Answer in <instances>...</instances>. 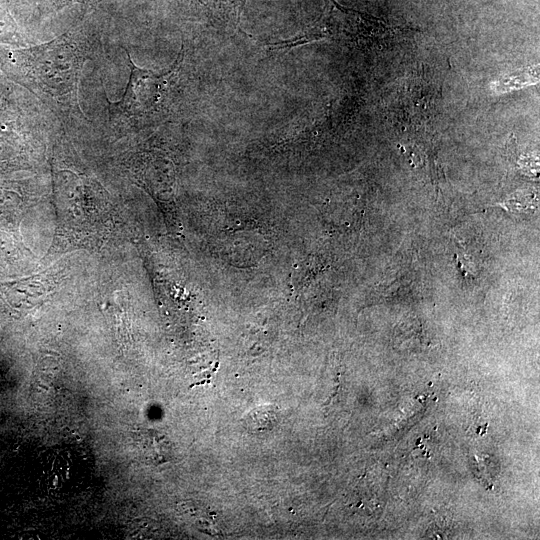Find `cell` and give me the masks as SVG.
I'll return each instance as SVG.
<instances>
[{
  "label": "cell",
  "instance_id": "cell-1",
  "mask_svg": "<svg viewBox=\"0 0 540 540\" xmlns=\"http://www.w3.org/2000/svg\"><path fill=\"white\" fill-rule=\"evenodd\" d=\"M329 12L302 34L284 41L269 44L270 49H289L321 39H333L368 47L390 35L391 27L384 22L339 6L334 0Z\"/></svg>",
  "mask_w": 540,
  "mask_h": 540
},
{
  "label": "cell",
  "instance_id": "cell-2",
  "mask_svg": "<svg viewBox=\"0 0 540 540\" xmlns=\"http://www.w3.org/2000/svg\"><path fill=\"white\" fill-rule=\"evenodd\" d=\"M130 77L123 98L116 103L125 113L132 115L149 112L159 101L165 77L173 68L163 74L138 67L129 57Z\"/></svg>",
  "mask_w": 540,
  "mask_h": 540
},
{
  "label": "cell",
  "instance_id": "cell-3",
  "mask_svg": "<svg viewBox=\"0 0 540 540\" xmlns=\"http://www.w3.org/2000/svg\"><path fill=\"white\" fill-rule=\"evenodd\" d=\"M538 79V66H534L511 75L504 76L496 83L495 91L501 93L509 92L514 89L535 84L538 82Z\"/></svg>",
  "mask_w": 540,
  "mask_h": 540
},
{
  "label": "cell",
  "instance_id": "cell-4",
  "mask_svg": "<svg viewBox=\"0 0 540 540\" xmlns=\"http://www.w3.org/2000/svg\"><path fill=\"white\" fill-rule=\"evenodd\" d=\"M215 3H222L224 7L230 9L239 18L245 0H214Z\"/></svg>",
  "mask_w": 540,
  "mask_h": 540
}]
</instances>
